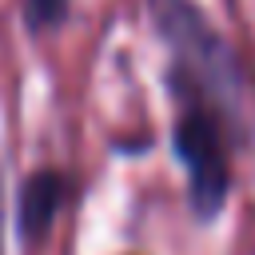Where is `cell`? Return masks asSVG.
I'll list each match as a JSON object with an SVG mask.
<instances>
[{
  "label": "cell",
  "instance_id": "1",
  "mask_svg": "<svg viewBox=\"0 0 255 255\" xmlns=\"http://www.w3.org/2000/svg\"><path fill=\"white\" fill-rule=\"evenodd\" d=\"M155 32L171 48V72L167 80L191 84L207 96V104L219 112L227 135H243L247 124V76L227 48V40L215 32V24L191 4V0H147Z\"/></svg>",
  "mask_w": 255,
  "mask_h": 255
},
{
  "label": "cell",
  "instance_id": "2",
  "mask_svg": "<svg viewBox=\"0 0 255 255\" xmlns=\"http://www.w3.org/2000/svg\"><path fill=\"white\" fill-rule=\"evenodd\" d=\"M167 88L175 92V108H179L171 143L187 171V203L199 223H211L227 207V187H231L227 128L203 92H195L191 84H179V80H167Z\"/></svg>",
  "mask_w": 255,
  "mask_h": 255
},
{
  "label": "cell",
  "instance_id": "3",
  "mask_svg": "<svg viewBox=\"0 0 255 255\" xmlns=\"http://www.w3.org/2000/svg\"><path fill=\"white\" fill-rule=\"evenodd\" d=\"M64 203V179L56 171H32L20 187L16 199V223H20V239L24 243H40L52 227V219L60 215Z\"/></svg>",
  "mask_w": 255,
  "mask_h": 255
},
{
  "label": "cell",
  "instance_id": "4",
  "mask_svg": "<svg viewBox=\"0 0 255 255\" xmlns=\"http://www.w3.org/2000/svg\"><path fill=\"white\" fill-rule=\"evenodd\" d=\"M68 20V0H24L28 32H52Z\"/></svg>",
  "mask_w": 255,
  "mask_h": 255
},
{
  "label": "cell",
  "instance_id": "5",
  "mask_svg": "<svg viewBox=\"0 0 255 255\" xmlns=\"http://www.w3.org/2000/svg\"><path fill=\"white\" fill-rule=\"evenodd\" d=\"M0 223H4V199H0Z\"/></svg>",
  "mask_w": 255,
  "mask_h": 255
}]
</instances>
